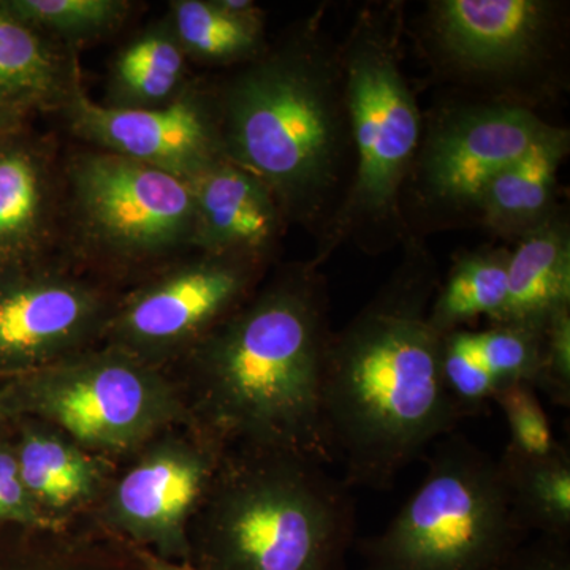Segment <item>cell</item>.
Here are the masks:
<instances>
[{"instance_id": "cell-1", "label": "cell", "mask_w": 570, "mask_h": 570, "mask_svg": "<svg viewBox=\"0 0 570 570\" xmlns=\"http://www.w3.org/2000/svg\"><path fill=\"white\" fill-rule=\"evenodd\" d=\"M417 243L326 351L322 406L347 485L387 490L461 415L442 377V335L430 324L436 265Z\"/></svg>"}, {"instance_id": "cell-2", "label": "cell", "mask_w": 570, "mask_h": 570, "mask_svg": "<svg viewBox=\"0 0 570 570\" xmlns=\"http://www.w3.org/2000/svg\"><path fill=\"white\" fill-rule=\"evenodd\" d=\"M332 330L317 264L295 265L190 348V390L204 436L219 448L335 461L322 389Z\"/></svg>"}, {"instance_id": "cell-3", "label": "cell", "mask_w": 570, "mask_h": 570, "mask_svg": "<svg viewBox=\"0 0 570 570\" xmlns=\"http://www.w3.org/2000/svg\"><path fill=\"white\" fill-rule=\"evenodd\" d=\"M311 32L262 52L216 104L225 159L268 187L285 223L326 236L354 151L340 51Z\"/></svg>"}, {"instance_id": "cell-4", "label": "cell", "mask_w": 570, "mask_h": 570, "mask_svg": "<svg viewBox=\"0 0 570 570\" xmlns=\"http://www.w3.org/2000/svg\"><path fill=\"white\" fill-rule=\"evenodd\" d=\"M189 531L200 570H346L355 535L348 485L295 453L225 452Z\"/></svg>"}, {"instance_id": "cell-5", "label": "cell", "mask_w": 570, "mask_h": 570, "mask_svg": "<svg viewBox=\"0 0 570 570\" xmlns=\"http://www.w3.org/2000/svg\"><path fill=\"white\" fill-rule=\"evenodd\" d=\"M527 534L498 461L449 434L415 493L360 551L365 570H498Z\"/></svg>"}, {"instance_id": "cell-6", "label": "cell", "mask_w": 570, "mask_h": 570, "mask_svg": "<svg viewBox=\"0 0 570 570\" xmlns=\"http://www.w3.org/2000/svg\"><path fill=\"white\" fill-rule=\"evenodd\" d=\"M340 55L354 167L317 265L341 238L381 242L403 234L400 194L423 135L417 100L401 69L387 21L363 14Z\"/></svg>"}, {"instance_id": "cell-7", "label": "cell", "mask_w": 570, "mask_h": 570, "mask_svg": "<svg viewBox=\"0 0 570 570\" xmlns=\"http://www.w3.org/2000/svg\"><path fill=\"white\" fill-rule=\"evenodd\" d=\"M0 406L7 419H36L94 455L140 448L187 415L157 365L115 346L11 379Z\"/></svg>"}, {"instance_id": "cell-8", "label": "cell", "mask_w": 570, "mask_h": 570, "mask_svg": "<svg viewBox=\"0 0 570 570\" xmlns=\"http://www.w3.org/2000/svg\"><path fill=\"white\" fill-rule=\"evenodd\" d=\"M75 223L91 249L118 264L160 261L194 247L193 186L116 154H77L67 168Z\"/></svg>"}, {"instance_id": "cell-9", "label": "cell", "mask_w": 570, "mask_h": 570, "mask_svg": "<svg viewBox=\"0 0 570 570\" xmlns=\"http://www.w3.org/2000/svg\"><path fill=\"white\" fill-rule=\"evenodd\" d=\"M262 266L257 258L200 253L124 299L104 337L153 365L190 351L254 294Z\"/></svg>"}, {"instance_id": "cell-10", "label": "cell", "mask_w": 570, "mask_h": 570, "mask_svg": "<svg viewBox=\"0 0 570 570\" xmlns=\"http://www.w3.org/2000/svg\"><path fill=\"white\" fill-rule=\"evenodd\" d=\"M551 127L524 105L505 100L445 110L420 141L412 167L420 194L442 212L478 214L494 176L530 151Z\"/></svg>"}, {"instance_id": "cell-11", "label": "cell", "mask_w": 570, "mask_h": 570, "mask_svg": "<svg viewBox=\"0 0 570 570\" xmlns=\"http://www.w3.org/2000/svg\"><path fill=\"white\" fill-rule=\"evenodd\" d=\"M225 450L198 441L164 439L151 445L112 485L105 523L126 543L175 561H189V531L208 497Z\"/></svg>"}, {"instance_id": "cell-12", "label": "cell", "mask_w": 570, "mask_h": 570, "mask_svg": "<svg viewBox=\"0 0 570 570\" xmlns=\"http://www.w3.org/2000/svg\"><path fill=\"white\" fill-rule=\"evenodd\" d=\"M70 129L99 151L116 154L193 183L224 160L216 96L184 86L170 102L112 108L75 85L63 104Z\"/></svg>"}, {"instance_id": "cell-13", "label": "cell", "mask_w": 570, "mask_h": 570, "mask_svg": "<svg viewBox=\"0 0 570 570\" xmlns=\"http://www.w3.org/2000/svg\"><path fill=\"white\" fill-rule=\"evenodd\" d=\"M111 311L102 292L41 264L0 269V374L22 376L86 351Z\"/></svg>"}, {"instance_id": "cell-14", "label": "cell", "mask_w": 570, "mask_h": 570, "mask_svg": "<svg viewBox=\"0 0 570 570\" xmlns=\"http://www.w3.org/2000/svg\"><path fill=\"white\" fill-rule=\"evenodd\" d=\"M428 20L445 66L472 80L504 82L549 61L558 9L546 0H439Z\"/></svg>"}, {"instance_id": "cell-15", "label": "cell", "mask_w": 570, "mask_h": 570, "mask_svg": "<svg viewBox=\"0 0 570 570\" xmlns=\"http://www.w3.org/2000/svg\"><path fill=\"white\" fill-rule=\"evenodd\" d=\"M189 184L197 206L194 249L268 258L285 219L261 179L224 159Z\"/></svg>"}, {"instance_id": "cell-16", "label": "cell", "mask_w": 570, "mask_h": 570, "mask_svg": "<svg viewBox=\"0 0 570 570\" xmlns=\"http://www.w3.org/2000/svg\"><path fill=\"white\" fill-rule=\"evenodd\" d=\"M58 223L52 160L24 129L0 135V269L41 264Z\"/></svg>"}, {"instance_id": "cell-17", "label": "cell", "mask_w": 570, "mask_h": 570, "mask_svg": "<svg viewBox=\"0 0 570 570\" xmlns=\"http://www.w3.org/2000/svg\"><path fill=\"white\" fill-rule=\"evenodd\" d=\"M564 307H570V232L554 213L510 253L508 299L494 324L542 330Z\"/></svg>"}, {"instance_id": "cell-18", "label": "cell", "mask_w": 570, "mask_h": 570, "mask_svg": "<svg viewBox=\"0 0 570 570\" xmlns=\"http://www.w3.org/2000/svg\"><path fill=\"white\" fill-rule=\"evenodd\" d=\"M14 452L22 483L51 527L55 517L89 504L104 490L102 461L55 428L28 423Z\"/></svg>"}, {"instance_id": "cell-19", "label": "cell", "mask_w": 570, "mask_h": 570, "mask_svg": "<svg viewBox=\"0 0 570 570\" xmlns=\"http://www.w3.org/2000/svg\"><path fill=\"white\" fill-rule=\"evenodd\" d=\"M569 153V132H549L517 163L494 176L480 200L478 216L490 230L521 238L554 213L558 171Z\"/></svg>"}, {"instance_id": "cell-20", "label": "cell", "mask_w": 570, "mask_h": 570, "mask_svg": "<svg viewBox=\"0 0 570 570\" xmlns=\"http://www.w3.org/2000/svg\"><path fill=\"white\" fill-rule=\"evenodd\" d=\"M78 81L77 62L0 6V100L31 111L62 108Z\"/></svg>"}, {"instance_id": "cell-21", "label": "cell", "mask_w": 570, "mask_h": 570, "mask_svg": "<svg viewBox=\"0 0 570 570\" xmlns=\"http://www.w3.org/2000/svg\"><path fill=\"white\" fill-rule=\"evenodd\" d=\"M171 29L187 59L250 62L264 52V20L249 0H176Z\"/></svg>"}, {"instance_id": "cell-22", "label": "cell", "mask_w": 570, "mask_h": 570, "mask_svg": "<svg viewBox=\"0 0 570 570\" xmlns=\"http://www.w3.org/2000/svg\"><path fill=\"white\" fill-rule=\"evenodd\" d=\"M187 56L170 24L156 26L130 41L111 70L112 108H151L183 91Z\"/></svg>"}, {"instance_id": "cell-23", "label": "cell", "mask_w": 570, "mask_h": 570, "mask_svg": "<svg viewBox=\"0 0 570 570\" xmlns=\"http://www.w3.org/2000/svg\"><path fill=\"white\" fill-rule=\"evenodd\" d=\"M508 249H480L461 255L431 302L430 324L441 335L485 317L499 321L508 299Z\"/></svg>"}, {"instance_id": "cell-24", "label": "cell", "mask_w": 570, "mask_h": 570, "mask_svg": "<svg viewBox=\"0 0 570 570\" xmlns=\"http://www.w3.org/2000/svg\"><path fill=\"white\" fill-rule=\"evenodd\" d=\"M513 509L524 530L542 538L570 539V459L568 450L543 459L505 449L498 461Z\"/></svg>"}, {"instance_id": "cell-25", "label": "cell", "mask_w": 570, "mask_h": 570, "mask_svg": "<svg viewBox=\"0 0 570 570\" xmlns=\"http://www.w3.org/2000/svg\"><path fill=\"white\" fill-rule=\"evenodd\" d=\"M22 24L67 43H85L115 31L132 10L127 0H0Z\"/></svg>"}, {"instance_id": "cell-26", "label": "cell", "mask_w": 570, "mask_h": 570, "mask_svg": "<svg viewBox=\"0 0 570 570\" xmlns=\"http://www.w3.org/2000/svg\"><path fill=\"white\" fill-rule=\"evenodd\" d=\"M474 337L480 362L498 392L517 382H527L534 387L542 356L543 328L490 324L489 328L474 330Z\"/></svg>"}, {"instance_id": "cell-27", "label": "cell", "mask_w": 570, "mask_h": 570, "mask_svg": "<svg viewBox=\"0 0 570 570\" xmlns=\"http://www.w3.org/2000/svg\"><path fill=\"white\" fill-rule=\"evenodd\" d=\"M0 570H142L129 550L108 551L70 543L0 547Z\"/></svg>"}, {"instance_id": "cell-28", "label": "cell", "mask_w": 570, "mask_h": 570, "mask_svg": "<svg viewBox=\"0 0 570 570\" xmlns=\"http://www.w3.org/2000/svg\"><path fill=\"white\" fill-rule=\"evenodd\" d=\"M508 422L509 450L531 459L554 455L564 449L554 439L546 409L538 390L527 382L505 385L493 397Z\"/></svg>"}, {"instance_id": "cell-29", "label": "cell", "mask_w": 570, "mask_h": 570, "mask_svg": "<svg viewBox=\"0 0 570 570\" xmlns=\"http://www.w3.org/2000/svg\"><path fill=\"white\" fill-rule=\"evenodd\" d=\"M535 390L554 404H570V307L558 311L543 328L542 356Z\"/></svg>"}, {"instance_id": "cell-30", "label": "cell", "mask_w": 570, "mask_h": 570, "mask_svg": "<svg viewBox=\"0 0 570 570\" xmlns=\"http://www.w3.org/2000/svg\"><path fill=\"white\" fill-rule=\"evenodd\" d=\"M20 524L26 528H48L31 494L22 483L14 444L0 441V527Z\"/></svg>"}, {"instance_id": "cell-31", "label": "cell", "mask_w": 570, "mask_h": 570, "mask_svg": "<svg viewBox=\"0 0 570 570\" xmlns=\"http://www.w3.org/2000/svg\"><path fill=\"white\" fill-rule=\"evenodd\" d=\"M498 570H570L569 540L542 538L521 543Z\"/></svg>"}, {"instance_id": "cell-32", "label": "cell", "mask_w": 570, "mask_h": 570, "mask_svg": "<svg viewBox=\"0 0 570 570\" xmlns=\"http://www.w3.org/2000/svg\"><path fill=\"white\" fill-rule=\"evenodd\" d=\"M126 547L142 570H200L195 568L190 561L168 560V558L159 557L154 551L132 546V543H126Z\"/></svg>"}, {"instance_id": "cell-33", "label": "cell", "mask_w": 570, "mask_h": 570, "mask_svg": "<svg viewBox=\"0 0 570 570\" xmlns=\"http://www.w3.org/2000/svg\"><path fill=\"white\" fill-rule=\"evenodd\" d=\"M29 112L31 110L21 105L0 100V135L21 127Z\"/></svg>"}, {"instance_id": "cell-34", "label": "cell", "mask_w": 570, "mask_h": 570, "mask_svg": "<svg viewBox=\"0 0 570 570\" xmlns=\"http://www.w3.org/2000/svg\"><path fill=\"white\" fill-rule=\"evenodd\" d=\"M6 420H7L6 412H3L2 406H0V428L3 426V423H6Z\"/></svg>"}]
</instances>
